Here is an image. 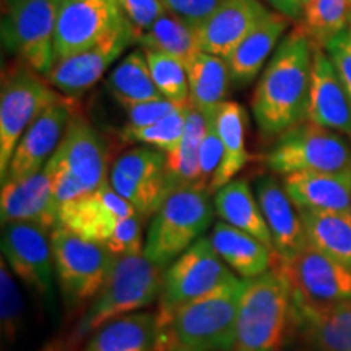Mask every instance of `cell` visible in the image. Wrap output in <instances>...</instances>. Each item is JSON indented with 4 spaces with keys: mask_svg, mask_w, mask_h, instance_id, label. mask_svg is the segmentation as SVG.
I'll return each mask as SVG.
<instances>
[{
    "mask_svg": "<svg viewBox=\"0 0 351 351\" xmlns=\"http://www.w3.org/2000/svg\"><path fill=\"white\" fill-rule=\"evenodd\" d=\"M135 43L140 44L143 51L174 57L186 65L199 52L194 26L168 10L152 25L148 32L140 34Z\"/></svg>",
    "mask_w": 351,
    "mask_h": 351,
    "instance_id": "34",
    "label": "cell"
},
{
    "mask_svg": "<svg viewBox=\"0 0 351 351\" xmlns=\"http://www.w3.org/2000/svg\"><path fill=\"white\" fill-rule=\"evenodd\" d=\"M350 25V0H311L302 10L300 26L315 47H324L330 39L348 29Z\"/></svg>",
    "mask_w": 351,
    "mask_h": 351,
    "instance_id": "35",
    "label": "cell"
},
{
    "mask_svg": "<svg viewBox=\"0 0 351 351\" xmlns=\"http://www.w3.org/2000/svg\"><path fill=\"white\" fill-rule=\"evenodd\" d=\"M293 293L314 306L351 301V270L307 244L289 263H282Z\"/></svg>",
    "mask_w": 351,
    "mask_h": 351,
    "instance_id": "14",
    "label": "cell"
},
{
    "mask_svg": "<svg viewBox=\"0 0 351 351\" xmlns=\"http://www.w3.org/2000/svg\"><path fill=\"white\" fill-rule=\"evenodd\" d=\"M278 12L280 15L287 16L288 20H301L302 19V5L300 0H263Z\"/></svg>",
    "mask_w": 351,
    "mask_h": 351,
    "instance_id": "45",
    "label": "cell"
},
{
    "mask_svg": "<svg viewBox=\"0 0 351 351\" xmlns=\"http://www.w3.org/2000/svg\"><path fill=\"white\" fill-rule=\"evenodd\" d=\"M166 10L181 16L184 21L197 28L215 12L223 0H160Z\"/></svg>",
    "mask_w": 351,
    "mask_h": 351,
    "instance_id": "43",
    "label": "cell"
},
{
    "mask_svg": "<svg viewBox=\"0 0 351 351\" xmlns=\"http://www.w3.org/2000/svg\"><path fill=\"white\" fill-rule=\"evenodd\" d=\"M64 0H16L2 15L3 49L46 77L56 65V26Z\"/></svg>",
    "mask_w": 351,
    "mask_h": 351,
    "instance_id": "7",
    "label": "cell"
},
{
    "mask_svg": "<svg viewBox=\"0 0 351 351\" xmlns=\"http://www.w3.org/2000/svg\"><path fill=\"white\" fill-rule=\"evenodd\" d=\"M2 258L29 289L52 306L56 300V267L51 232L32 223L2 225Z\"/></svg>",
    "mask_w": 351,
    "mask_h": 351,
    "instance_id": "11",
    "label": "cell"
},
{
    "mask_svg": "<svg viewBox=\"0 0 351 351\" xmlns=\"http://www.w3.org/2000/svg\"><path fill=\"white\" fill-rule=\"evenodd\" d=\"M186 67L189 104L207 117L225 101L228 83L231 80L226 60L223 57L199 51L189 60Z\"/></svg>",
    "mask_w": 351,
    "mask_h": 351,
    "instance_id": "30",
    "label": "cell"
},
{
    "mask_svg": "<svg viewBox=\"0 0 351 351\" xmlns=\"http://www.w3.org/2000/svg\"><path fill=\"white\" fill-rule=\"evenodd\" d=\"M291 320L314 351H351V301L314 306L293 293Z\"/></svg>",
    "mask_w": 351,
    "mask_h": 351,
    "instance_id": "23",
    "label": "cell"
},
{
    "mask_svg": "<svg viewBox=\"0 0 351 351\" xmlns=\"http://www.w3.org/2000/svg\"><path fill=\"white\" fill-rule=\"evenodd\" d=\"M25 319L23 298L19 285L13 278V271L7 262H0V324H2V337L8 343H13L20 337Z\"/></svg>",
    "mask_w": 351,
    "mask_h": 351,
    "instance_id": "38",
    "label": "cell"
},
{
    "mask_svg": "<svg viewBox=\"0 0 351 351\" xmlns=\"http://www.w3.org/2000/svg\"><path fill=\"white\" fill-rule=\"evenodd\" d=\"M15 3H16V0H2V15H7Z\"/></svg>",
    "mask_w": 351,
    "mask_h": 351,
    "instance_id": "46",
    "label": "cell"
},
{
    "mask_svg": "<svg viewBox=\"0 0 351 351\" xmlns=\"http://www.w3.org/2000/svg\"><path fill=\"white\" fill-rule=\"evenodd\" d=\"M215 114H217V111L205 117L207 119V129H205L199 155V186L202 189H207V191L223 158V145L218 135Z\"/></svg>",
    "mask_w": 351,
    "mask_h": 351,
    "instance_id": "39",
    "label": "cell"
},
{
    "mask_svg": "<svg viewBox=\"0 0 351 351\" xmlns=\"http://www.w3.org/2000/svg\"><path fill=\"white\" fill-rule=\"evenodd\" d=\"M2 225L12 221L32 223L46 231L59 226V208L52 195L51 179L46 171L2 184L0 194Z\"/></svg>",
    "mask_w": 351,
    "mask_h": 351,
    "instance_id": "22",
    "label": "cell"
},
{
    "mask_svg": "<svg viewBox=\"0 0 351 351\" xmlns=\"http://www.w3.org/2000/svg\"><path fill=\"white\" fill-rule=\"evenodd\" d=\"M207 119L200 111L187 106L186 130L173 152L166 155V169H168L169 191H179L199 186V155L204 140Z\"/></svg>",
    "mask_w": 351,
    "mask_h": 351,
    "instance_id": "32",
    "label": "cell"
},
{
    "mask_svg": "<svg viewBox=\"0 0 351 351\" xmlns=\"http://www.w3.org/2000/svg\"><path fill=\"white\" fill-rule=\"evenodd\" d=\"M324 49L330 57L332 64L337 69V73H339L346 91L351 96V25L348 29H345L339 36L330 39L324 46Z\"/></svg>",
    "mask_w": 351,
    "mask_h": 351,
    "instance_id": "44",
    "label": "cell"
},
{
    "mask_svg": "<svg viewBox=\"0 0 351 351\" xmlns=\"http://www.w3.org/2000/svg\"><path fill=\"white\" fill-rule=\"evenodd\" d=\"M283 187L300 210L351 212V169L289 174Z\"/></svg>",
    "mask_w": 351,
    "mask_h": 351,
    "instance_id": "24",
    "label": "cell"
},
{
    "mask_svg": "<svg viewBox=\"0 0 351 351\" xmlns=\"http://www.w3.org/2000/svg\"><path fill=\"white\" fill-rule=\"evenodd\" d=\"M215 251L243 278H254L271 267V249L249 232L218 221L210 234Z\"/></svg>",
    "mask_w": 351,
    "mask_h": 351,
    "instance_id": "26",
    "label": "cell"
},
{
    "mask_svg": "<svg viewBox=\"0 0 351 351\" xmlns=\"http://www.w3.org/2000/svg\"><path fill=\"white\" fill-rule=\"evenodd\" d=\"M300 2H301V5H302V10H304V7L311 2V0H300Z\"/></svg>",
    "mask_w": 351,
    "mask_h": 351,
    "instance_id": "47",
    "label": "cell"
},
{
    "mask_svg": "<svg viewBox=\"0 0 351 351\" xmlns=\"http://www.w3.org/2000/svg\"><path fill=\"white\" fill-rule=\"evenodd\" d=\"M243 289L244 278L232 275L168 317H156V351H232Z\"/></svg>",
    "mask_w": 351,
    "mask_h": 351,
    "instance_id": "2",
    "label": "cell"
},
{
    "mask_svg": "<svg viewBox=\"0 0 351 351\" xmlns=\"http://www.w3.org/2000/svg\"><path fill=\"white\" fill-rule=\"evenodd\" d=\"M307 121L351 135V96L324 47H315Z\"/></svg>",
    "mask_w": 351,
    "mask_h": 351,
    "instance_id": "21",
    "label": "cell"
},
{
    "mask_svg": "<svg viewBox=\"0 0 351 351\" xmlns=\"http://www.w3.org/2000/svg\"><path fill=\"white\" fill-rule=\"evenodd\" d=\"M109 184L140 217H153L171 194L166 155L147 147L125 152L114 163Z\"/></svg>",
    "mask_w": 351,
    "mask_h": 351,
    "instance_id": "12",
    "label": "cell"
},
{
    "mask_svg": "<svg viewBox=\"0 0 351 351\" xmlns=\"http://www.w3.org/2000/svg\"><path fill=\"white\" fill-rule=\"evenodd\" d=\"M215 121L223 145V158L210 182V194L231 182L251 160L245 147L244 109L234 101H223L215 114Z\"/></svg>",
    "mask_w": 351,
    "mask_h": 351,
    "instance_id": "28",
    "label": "cell"
},
{
    "mask_svg": "<svg viewBox=\"0 0 351 351\" xmlns=\"http://www.w3.org/2000/svg\"><path fill=\"white\" fill-rule=\"evenodd\" d=\"M117 3L134 29L135 41L166 12L160 0H117Z\"/></svg>",
    "mask_w": 351,
    "mask_h": 351,
    "instance_id": "42",
    "label": "cell"
},
{
    "mask_svg": "<svg viewBox=\"0 0 351 351\" xmlns=\"http://www.w3.org/2000/svg\"><path fill=\"white\" fill-rule=\"evenodd\" d=\"M135 43V33L129 21H124L119 28L90 47V49L57 60L47 73V82L62 95L78 96L90 90L104 73L111 69L127 47Z\"/></svg>",
    "mask_w": 351,
    "mask_h": 351,
    "instance_id": "15",
    "label": "cell"
},
{
    "mask_svg": "<svg viewBox=\"0 0 351 351\" xmlns=\"http://www.w3.org/2000/svg\"><path fill=\"white\" fill-rule=\"evenodd\" d=\"M186 106V104H176L173 101L166 98H158L152 101H143V103H132L121 106L127 112L125 127L129 129H140V127H147L155 124V122L165 119L169 114L178 111L179 108Z\"/></svg>",
    "mask_w": 351,
    "mask_h": 351,
    "instance_id": "40",
    "label": "cell"
},
{
    "mask_svg": "<svg viewBox=\"0 0 351 351\" xmlns=\"http://www.w3.org/2000/svg\"><path fill=\"white\" fill-rule=\"evenodd\" d=\"M288 28V19L278 12H269L261 23L225 57L231 80L249 85L261 73L267 59L275 52Z\"/></svg>",
    "mask_w": 351,
    "mask_h": 351,
    "instance_id": "25",
    "label": "cell"
},
{
    "mask_svg": "<svg viewBox=\"0 0 351 351\" xmlns=\"http://www.w3.org/2000/svg\"><path fill=\"white\" fill-rule=\"evenodd\" d=\"M350 3H351V0H350Z\"/></svg>",
    "mask_w": 351,
    "mask_h": 351,
    "instance_id": "48",
    "label": "cell"
},
{
    "mask_svg": "<svg viewBox=\"0 0 351 351\" xmlns=\"http://www.w3.org/2000/svg\"><path fill=\"white\" fill-rule=\"evenodd\" d=\"M215 212L228 225L249 232L274 251V241L257 197L245 179H232L215 192Z\"/></svg>",
    "mask_w": 351,
    "mask_h": 351,
    "instance_id": "27",
    "label": "cell"
},
{
    "mask_svg": "<svg viewBox=\"0 0 351 351\" xmlns=\"http://www.w3.org/2000/svg\"><path fill=\"white\" fill-rule=\"evenodd\" d=\"M156 90L163 98L176 104H189L187 67L174 57L145 51Z\"/></svg>",
    "mask_w": 351,
    "mask_h": 351,
    "instance_id": "37",
    "label": "cell"
},
{
    "mask_svg": "<svg viewBox=\"0 0 351 351\" xmlns=\"http://www.w3.org/2000/svg\"><path fill=\"white\" fill-rule=\"evenodd\" d=\"M187 106L179 108L178 111L169 114L165 119L155 122V124L140 127V129H129L124 127L121 132L122 142H137L143 145H150L156 150L168 155L181 142L184 130H186V116Z\"/></svg>",
    "mask_w": 351,
    "mask_h": 351,
    "instance_id": "36",
    "label": "cell"
},
{
    "mask_svg": "<svg viewBox=\"0 0 351 351\" xmlns=\"http://www.w3.org/2000/svg\"><path fill=\"white\" fill-rule=\"evenodd\" d=\"M49 161L67 171L86 192H93L109 182L106 143L95 127L77 114H72L64 137Z\"/></svg>",
    "mask_w": 351,
    "mask_h": 351,
    "instance_id": "16",
    "label": "cell"
},
{
    "mask_svg": "<svg viewBox=\"0 0 351 351\" xmlns=\"http://www.w3.org/2000/svg\"><path fill=\"white\" fill-rule=\"evenodd\" d=\"M135 215H138L135 208L108 182L90 194L65 204L59 210V226L88 241L106 245L121 221Z\"/></svg>",
    "mask_w": 351,
    "mask_h": 351,
    "instance_id": "17",
    "label": "cell"
},
{
    "mask_svg": "<svg viewBox=\"0 0 351 351\" xmlns=\"http://www.w3.org/2000/svg\"><path fill=\"white\" fill-rule=\"evenodd\" d=\"M300 217L307 244L351 270V212L300 210Z\"/></svg>",
    "mask_w": 351,
    "mask_h": 351,
    "instance_id": "31",
    "label": "cell"
},
{
    "mask_svg": "<svg viewBox=\"0 0 351 351\" xmlns=\"http://www.w3.org/2000/svg\"><path fill=\"white\" fill-rule=\"evenodd\" d=\"M254 189L270 230L276 257L282 263H289L307 245L300 210L288 197L283 184L271 176H261Z\"/></svg>",
    "mask_w": 351,
    "mask_h": 351,
    "instance_id": "20",
    "label": "cell"
},
{
    "mask_svg": "<svg viewBox=\"0 0 351 351\" xmlns=\"http://www.w3.org/2000/svg\"><path fill=\"white\" fill-rule=\"evenodd\" d=\"M70 119H72V111L67 99L52 104L39 114L21 135L2 184L20 181L43 171L59 147Z\"/></svg>",
    "mask_w": 351,
    "mask_h": 351,
    "instance_id": "18",
    "label": "cell"
},
{
    "mask_svg": "<svg viewBox=\"0 0 351 351\" xmlns=\"http://www.w3.org/2000/svg\"><path fill=\"white\" fill-rule=\"evenodd\" d=\"M124 21L117 0H64L56 26V62L96 46Z\"/></svg>",
    "mask_w": 351,
    "mask_h": 351,
    "instance_id": "13",
    "label": "cell"
},
{
    "mask_svg": "<svg viewBox=\"0 0 351 351\" xmlns=\"http://www.w3.org/2000/svg\"><path fill=\"white\" fill-rule=\"evenodd\" d=\"M64 99L26 65L3 77L0 95V178L7 176L12 155L25 130L43 111Z\"/></svg>",
    "mask_w": 351,
    "mask_h": 351,
    "instance_id": "9",
    "label": "cell"
},
{
    "mask_svg": "<svg viewBox=\"0 0 351 351\" xmlns=\"http://www.w3.org/2000/svg\"><path fill=\"white\" fill-rule=\"evenodd\" d=\"M314 51L315 44L298 26L267 64L252 98L254 119L265 137H278L307 119Z\"/></svg>",
    "mask_w": 351,
    "mask_h": 351,
    "instance_id": "1",
    "label": "cell"
},
{
    "mask_svg": "<svg viewBox=\"0 0 351 351\" xmlns=\"http://www.w3.org/2000/svg\"><path fill=\"white\" fill-rule=\"evenodd\" d=\"M56 278L69 309L95 300L106 283L116 256L106 245L57 226L51 231Z\"/></svg>",
    "mask_w": 351,
    "mask_h": 351,
    "instance_id": "6",
    "label": "cell"
},
{
    "mask_svg": "<svg viewBox=\"0 0 351 351\" xmlns=\"http://www.w3.org/2000/svg\"><path fill=\"white\" fill-rule=\"evenodd\" d=\"M213 208L207 189L187 187L171 192L152 217L145 257L161 270L168 269L208 230Z\"/></svg>",
    "mask_w": 351,
    "mask_h": 351,
    "instance_id": "5",
    "label": "cell"
},
{
    "mask_svg": "<svg viewBox=\"0 0 351 351\" xmlns=\"http://www.w3.org/2000/svg\"><path fill=\"white\" fill-rule=\"evenodd\" d=\"M106 88L119 106L163 98L153 82L143 49L129 52L109 72Z\"/></svg>",
    "mask_w": 351,
    "mask_h": 351,
    "instance_id": "33",
    "label": "cell"
},
{
    "mask_svg": "<svg viewBox=\"0 0 351 351\" xmlns=\"http://www.w3.org/2000/svg\"><path fill=\"white\" fill-rule=\"evenodd\" d=\"M163 270L145 254L116 257L106 283L72 333V345L112 320L134 314L160 300Z\"/></svg>",
    "mask_w": 351,
    "mask_h": 351,
    "instance_id": "3",
    "label": "cell"
},
{
    "mask_svg": "<svg viewBox=\"0 0 351 351\" xmlns=\"http://www.w3.org/2000/svg\"><path fill=\"white\" fill-rule=\"evenodd\" d=\"M232 275L210 238L202 236L165 270L156 317H168L178 307L213 291Z\"/></svg>",
    "mask_w": 351,
    "mask_h": 351,
    "instance_id": "10",
    "label": "cell"
},
{
    "mask_svg": "<svg viewBox=\"0 0 351 351\" xmlns=\"http://www.w3.org/2000/svg\"><path fill=\"white\" fill-rule=\"evenodd\" d=\"M269 12L262 0H223L195 28L199 51L225 59Z\"/></svg>",
    "mask_w": 351,
    "mask_h": 351,
    "instance_id": "19",
    "label": "cell"
},
{
    "mask_svg": "<svg viewBox=\"0 0 351 351\" xmlns=\"http://www.w3.org/2000/svg\"><path fill=\"white\" fill-rule=\"evenodd\" d=\"M293 287L282 262L265 274L244 278L238 332L232 351H275L291 319Z\"/></svg>",
    "mask_w": 351,
    "mask_h": 351,
    "instance_id": "4",
    "label": "cell"
},
{
    "mask_svg": "<svg viewBox=\"0 0 351 351\" xmlns=\"http://www.w3.org/2000/svg\"><path fill=\"white\" fill-rule=\"evenodd\" d=\"M156 313H134L98 328L82 351H156Z\"/></svg>",
    "mask_w": 351,
    "mask_h": 351,
    "instance_id": "29",
    "label": "cell"
},
{
    "mask_svg": "<svg viewBox=\"0 0 351 351\" xmlns=\"http://www.w3.org/2000/svg\"><path fill=\"white\" fill-rule=\"evenodd\" d=\"M140 215L125 218L114 231L112 238L108 241L106 247L116 257L134 256V254H143V221Z\"/></svg>",
    "mask_w": 351,
    "mask_h": 351,
    "instance_id": "41",
    "label": "cell"
},
{
    "mask_svg": "<svg viewBox=\"0 0 351 351\" xmlns=\"http://www.w3.org/2000/svg\"><path fill=\"white\" fill-rule=\"evenodd\" d=\"M265 165L280 176L351 169V145L339 132L301 122L278 135L265 155Z\"/></svg>",
    "mask_w": 351,
    "mask_h": 351,
    "instance_id": "8",
    "label": "cell"
}]
</instances>
